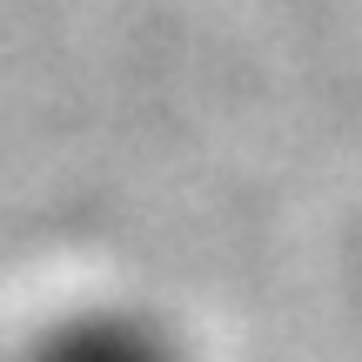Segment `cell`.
I'll use <instances>...</instances> for the list:
<instances>
[{"mask_svg":"<svg viewBox=\"0 0 362 362\" xmlns=\"http://www.w3.org/2000/svg\"><path fill=\"white\" fill-rule=\"evenodd\" d=\"M40 362H148V342L121 336V329H81L74 342H61V349H47Z\"/></svg>","mask_w":362,"mask_h":362,"instance_id":"obj_1","label":"cell"}]
</instances>
